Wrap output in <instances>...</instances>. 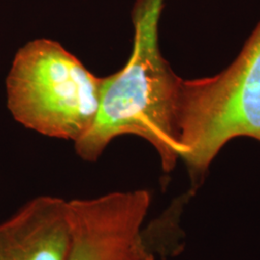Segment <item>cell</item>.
Instances as JSON below:
<instances>
[{"label":"cell","mask_w":260,"mask_h":260,"mask_svg":"<svg viewBox=\"0 0 260 260\" xmlns=\"http://www.w3.org/2000/svg\"><path fill=\"white\" fill-rule=\"evenodd\" d=\"M163 7L164 0L136 1L129 60L121 71L103 78L95 120L75 143L84 160H96L112 140L126 134L153 146L165 172H171L180 158L177 107L181 78L160 50L158 27Z\"/></svg>","instance_id":"obj_1"},{"label":"cell","mask_w":260,"mask_h":260,"mask_svg":"<svg viewBox=\"0 0 260 260\" xmlns=\"http://www.w3.org/2000/svg\"><path fill=\"white\" fill-rule=\"evenodd\" d=\"M177 125L180 158L197 186L230 141L249 137L260 142V22L223 72L181 78Z\"/></svg>","instance_id":"obj_2"},{"label":"cell","mask_w":260,"mask_h":260,"mask_svg":"<svg viewBox=\"0 0 260 260\" xmlns=\"http://www.w3.org/2000/svg\"><path fill=\"white\" fill-rule=\"evenodd\" d=\"M102 82L60 44L36 40L14 59L7 78L8 107L28 128L75 143L95 120Z\"/></svg>","instance_id":"obj_3"},{"label":"cell","mask_w":260,"mask_h":260,"mask_svg":"<svg viewBox=\"0 0 260 260\" xmlns=\"http://www.w3.org/2000/svg\"><path fill=\"white\" fill-rule=\"evenodd\" d=\"M150 202L146 190L69 201L68 260H154L144 231Z\"/></svg>","instance_id":"obj_4"},{"label":"cell","mask_w":260,"mask_h":260,"mask_svg":"<svg viewBox=\"0 0 260 260\" xmlns=\"http://www.w3.org/2000/svg\"><path fill=\"white\" fill-rule=\"evenodd\" d=\"M72 243L69 201L43 196L0 223V260H68Z\"/></svg>","instance_id":"obj_5"}]
</instances>
